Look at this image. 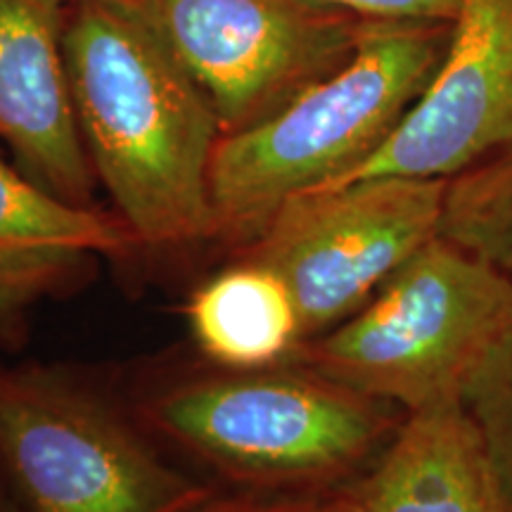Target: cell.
<instances>
[{"mask_svg":"<svg viewBox=\"0 0 512 512\" xmlns=\"http://www.w3.org/2000/svg\"><path fill=\"white\" fill-rule=\"evenodd\" d=\"M64 57L88 159L140 245L214 238L219 117L138 5L76 3Z\"/></svg>","mask_w":512,"mask_h":512,"instance_id":"cell-1","label":"cell"},{"mask_svg":"<svg viewBox=\"0 0 512 512\" xmlns=\"http://www.w3.org/2000/svg\"><path fill=\"white\" fill-rule=\"evenodd\" d=\"M444 178L380 176L294 195L245 245L242 259L285 280L304 339L363 309L441 233Z\"/></svg>","mask_w":512,"mask_h":512,"instance_id":"cell-6","label":"cell"},{"mask_svg":"<svg viewBox=\"0 0 512 512\" xmlns=\"http://www.w3.org/2000/svg\"><path fill=\"white\" fill-rule=\"evenodd\" d=\"M512 328V280L437 235L354 316L299 342L302 366L406 415L465 408Z\"/></svg>","mask_w":512,"mask_h":512,"instance_id":"cell-3","label":"cell"},{"mask_svg":"<svg viewBox=\"0 0 512 512\" xmlns=\"http://www.w3.org/2000/svg\"><path fill=\"white\" fill-rule=\"evenodd\" d=\"M0 512H17L15 503L10 501V484L5 479L3 470H0Z\"/></svg>","mask_w":512,"mask_h":512,"instance_id":"cell-16","label":"cell"},{"mask_svg":"<svg viewBox=\"0 0 512 512\" xmlns=\"http://www.w3.org/2000/svg\"><path fill=\"white\" fill-rule=\"evenodd\" d=\"M358 512H512L465 408L406 415L358 482Z\"/></svg>","mask_w":512,"mask_h":512,"instance_id":"cell-11","label":"cell"},{"mask_svg":"<svg viewBox=\"0 0 512 512\" xmlns=\"http://www.w3.org/2000/svg\"><path fill=\"white\" fill-rule=\"evenodd\" d=\"M451 22L363 19L354 55L297 98L219 138L216 235L252 242L290 197L328 188L380 150L437 72Z\"/></svg>","mask_w":512,"mask_h":512,"instance_id":"cell-2","label":"cell"},{"mask_svg":"<svg viewBox=\"0 0 512 512\" xmlns=\"http://www.w3.org/2000/svg\"><path fill=\"white\" fill-rule=\"evenodd\" d=\"M441 235L512 280V140L448 178Z\"/></svg>","mask_w":512,"mask_h":512,"instance_id":"cell-13","label":"cell"},{"mask_svg":"<svg viewBox=\"0 0 512 512\" xmlns=\"http://www.w3.org/2000/svg\"><path fill=\"white\" fill-rule=\"evenodd\" d=\"M136 245L121 219L64 200L0 157V342H15L27 313L91 256Z\"/></svg>","mask_w":512,"mask_h":512,"instance_id":"cell-10","label":"cell"},{"mask_svg":"<svg viewBox=\"0 0 512 512\" xmlns=\"http://www.w3.org/2000/svg\"><path fill=\"white\" fill-rule=\"evenodd\" d=\"M510 140L512 0H458L427 88L380 150L335 185L380 176L448 181Z\"/></svg>","mask_w":512,"mask_h":512,"instance_id":"cell-8","label":"cell"},{"mask_svg":"<svg viewBox=\"0 0 512 512\" xmlns=\"http://www.w3.org/2000/svg\"><path fill=\"white\" fill-rule=\"evenodd\" d=\"M79 3H83V0H79ZM102 3H126V5H136V3H140V0H102Z\"/></svg>","mask_w":512,"mask_h":512,"instance_id":"cell-17","label":"cell"},{"mask_svg":"<svg viewBox=\"0 0 512 512\" xmlns=\"http://www.w3.org/2000/svg\"><path fill=\"white\" fill-rule=\"evenodd\" d=\"M188 320L204 354L235 370L278 366L302 342L290 287L249 259L202 285L190 299Z\"/></svg>","mask_w":512,"mask_h":512,"instance_id":"cell-12","label":"cell"},{"mask_svg":"<svg viewBox=\"0 0 512 512\" xmlns=\"http://www.w3.org/2000/svg\"><path fill=\"white\" fill-rule=\"evenodd\" d=\"M465 411L475 422L512 510V328L472 384Z\"/></svg>","mask_w":512,"mask_h":512,"instance_id":"cell-14","label":"cell"},{"mask_svg":"<svg viewBox=\"0 0 512 512\" xmlns=\"http://www.w3.org/2000/svg\"><path fill=\"white\" fill-rule=\"evenodd\" d=\"M159 432L242 477L335 489L380 458L394 406L299 366L169 389L150 406Z\"/></svg>","mask_w":512,"mask_h":512,"instance_id":"cell-4","label":"cell"},{"mask_svg":"<svg viewBox=\"0 0 512 512\" xmlns=\"http://www.w3.org/2000/svg\"><path fill=\"white\" fill-rule=\"evenodd\" d=\"M223 136L271 117L354 55L363 17L328 0H140Z\"/></svg>","mask_w":512,"mask_h":512,"instance_id":"cell-7","label":"cell"},{"mask_svg":"<svg viewBox=\"0 0 512 512\" xmlns=\"http://www.w3.org/2000/svg\"><path fill=\"white\" fill-rule=\"evenodd\" d=\"M62 0H0V138L27 176L88 207L93 164L76 119Z\"/></svg>","mask_w":512,"mask_h":512,"instance_id":"cell-9","label":"cell"},{"mask_svg":"<svg viewBox=\"0 0 512 512\" xmlns=\"http://www.w3.org/2000/svg\"><path fill=\"white\" fill-rule=\"evenodd\" d=\"M0 470L24 512H197L209 491L48 368H0Z\"/></svg>","mask_w":512,"mask_h":512,"instance_id":"cell-5","label":"cell"},{"mask_svg":"<svg viewBox=\"0 0 512 512\" xmlns=\"http://www.w3.org/2000/svg\"><path fill=\"white\" fill-rule=\"evenodd\" d=\"M363 19H434L453 22L458 0H328Z\"/></svg>","mask_w":512,"mask_h":512,"instance_id":"cell-15","label":"cell"}]
</instances>
